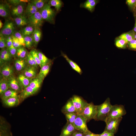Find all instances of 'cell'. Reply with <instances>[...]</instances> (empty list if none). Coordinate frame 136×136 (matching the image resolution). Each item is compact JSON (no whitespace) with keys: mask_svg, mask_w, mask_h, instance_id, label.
Listing matches in <instances>:
<instances>
[{"mask_svg":"<svg viewBox=\"0 0 136 136\" xmlns=\"http://www.w3.org/2000/svg\"><path fill=\"white\" fill-rule=\"evenodd\" d=\"M112 106L109 97L107 98L102 104L97 105V113L94 120L105 121L108 117Z\"/></svg>","mask_w":136,"mask_h":136,"instance_id":"obj_1","label":"cell"},{"mask_svg":"<svg viewBox=\"0 0 136 136\" xmlns=\"http://www.w3.org/2000/svg\"><path fill=\"white\" fill-rule=\"evenodd\" d=\"M122 119V117L108 118L105 121L106 125L104 131L114 134H116L118 131L119 124Z\"/></svg>","mask_w":136,"mask_h":136,"instance_id":"obj_2","label":"cell"},{"mask_svg":"<svg viewBox=\"0 0 136 136\" xmlns=\"http://www.w3.org/2000/svg\"><path fill=\"white\" fill-rule=\"evenodd\" d=\"M39 11L43 20L51 23H54L56 13L48 3H46Z\"/></svg>","mask_w":136,"mask_h":136,"instance_id":"obj_3","label":"cell"},{"mask_svg":"<svg viewBox=\"0 0 136 136\" xmlns=\"http://www.w3.org/2000/svg\"><path fill=\"white\" fill-rule=\"evenodd\" d=\"M87 122L86 119L82 114H78L73 124L77 130L86 133L91 131L87 127Z\"/></svg>","mask_w":136,"mask_h":136,"instance_id":"obj_4","label":"cell"},{"mask_svg":"<svg viewBox=\"0 0 136 136\" xmlns=\"http://www.w3.org/2000/svg\"><path fill=\"white\" fill-rule=\"evenodd\" d=\"M71 98L77 114L78 115L82 114L88 103L82 97L77 95H73Z\"/></svg>","mask_w":136,"mask_h":136,"instance_id":"obj_5","label":"cell"},{"mask_svg":"<svg viewBox=\"0 0 136 136\" xmlns=\"http://www.w3.org/2000/svg\"><path fill=\"white\" fill-rule=\"evenodd\" d=\"M97 105L92 102L88 103L84 110L82 114L86 118L87 122L94 119L97 113Z\"/></svg>","mask_w":136,"mask_h":136,"instance_id":"obj_6","label":"cell"},{"mask_svg":"<svg viewBox=\"0 0 136 136\" xmlns=\"http://www.w3.org/2000/svg\"><path fill=\"white\" fill-rule=\"evenodd\" d=\"M126 113V112L124 106L116 104L112 106L108 118H116L122 117Z\"/></svg>","mask_w":136,"mask_h":136,"instance_id":"obj_7","label":"cell"},{"mask_svg":"<svg viewBox=\"0 0 136 136\" xmlns=\"http://www.w3.org/2000/svg\"><path fill=\"white\" fill-rule=\"evenodd\" d=\"M29 23L30 25L35 28L41 27L43 23V20L40 11H38L34 14L28 17Z\"/></svg>","mask_w":136,"mask_h":136,"instance_id":"obj_8","label":"cell"},{"mask_svg":"<svg viewBox=\"0 0 136 136\" xmlns=\"http://www.w3.org/2000/svg\"><path fill=\"white\" fill-rule=\"evenodd\" d=\"M15 30V26L13 22L11 21H7L1 30L0 35L6 38L12 35Z\"/></svg>","mask_w":136,"mask_h":136,"instance_id":"obj_9","label":"cell"},{"mask_svg":"<svg viewBox=\"0 0 136 136\" xmlns=\"http://www.w3.org/2000/svg\"><path fill=\"white\" fill-rule=\"evenodd\" d=\"M9 88L17 92L21 91L23 88L18 79L12 76L7 78Z\"/></svg>","mask_w":136,"mask_h":136,"instance_id":"obj_10","label":"cell"},{"mask_svg":"<svg viewBox=\"0 0 136 136\" xmlns=\"http://www.w3.org/2000/svg\"><path fill=\"white\" fill-rule=\"evenodd\" d=\"M77 130L73 124L67 122L62 129L60 136H71Z\"/></svg>","mask_w":136,"mask_h":136,"instance_id":"obj_11","label":"cell"},{"mask_svg":"<svg viewBox=\"0 0 136 136\" xmlns=\"http://www.w3.org/2000/svg\"><path fill=\"white\" fill-rule=\"evenodd\" d=\"M61 111L64 114L69 113H77L71 98L67 100L65 105L62 107Z\"/></svg>","mask_w":136,"mask_h":136,"instance_id":"obj_12","label":"cell"},{"mask_svg":"<svg viewBox=\"0 0 136 136\" xmlns=\"http://www.w3.org/2000/svg\"><path fill=\"white\" fill-rule=\"evenodd\" d=\"M37 92L30 87L29 85L23 89L19 97L20 101L35 94Z\"/></svg>","mask_w":136,"mask_h":136,"instance_id":"obj_13","label":"cell"},{"mask_svg":"<svg viewBox=\"0 0 136 136\" xmlns=\"http://www.w3.org/2000/svg\"><path fill=\"white\" fill-rule=\"evenodd\" d=\"M25 3H22L14 7L11 11L12 15L16 17L22 15L24 11Z\"/></svg>","mask_w":136,"mask_h":136,"instance_id":"obj_14","label":"cell"},{"mask_svg":"<svg viewBox=\"0 0 136 136\" xmlns=\"http://www.w3.org/2000/svg\"><path fill=\"white\" fill-rule=\"evenodd\" d=\"M14 66L16 70L18 71H21L24 70L27 66L26 58H18L14 61Z\"/></svg>","mask_w":136,"mask_h":136,"instance_id":"obj_15","label":"cell"},{"mask_svg":"<svg viewBox=\"0 0 136 136\" xmlns=\"http://www.w3.org/2000/svg\"><path fill=\"white\" fill-rule=\"evenodd\" d=\"M13 72L12 68L9 65H4L1 68V74L3 77L6 78H7L12 76Z\"/></svg>","mask_w":136,"mask_h":136,"instance_id":"obj_16","label":"cell"},{"mask_svg":"<svg viewBox=\"0 0 136 136\" xmlns=\"http://www.w3.org/2000/svg\"><path fill=\"white\" fill-rule=\"evenodd\" d=\"M3 104L5 106L12 107L16 106L19 104L20 100L19 97H12L2 100Z\"/></svg>","mask_w":136,"mask_h":136,"instance_id":"obj_17","label":"cell"},{"mask_svg":"<svg viewBox=\"0 0 136 136\" xmlns=\"http://www.w3.org/2000/svg\"><path fill=\"white\" fill-rule=\"evenodd\" d=\"M51 61L43 66L40 70L37 77L43 81L49 72L51 65Z\"/></svg>","mask_w":136,"mask_h":136,"instance_id":"obj_18","label":"cell"},{"mask_svg":"<svg viewBox=\"0 0 136 136\" xmlns=\"http://www.w3.org/2000/svg\"><path fill=\"white\" fill-rule=\"evenodd\" d=\"M61 55L65 59L74 70L80 75L82 74V71L81 69L76 62L70 59L66 54L62 52H61Z\"/></svg>","mask_w":136,"mask_h":136,"instance_id":"obj_19","label":"cell"},{"mask_svg":"<svg viewBox=\"0 0 136 136\" xmlns=\"http://www.w3.org/2000/svg\"><path fill=\"white\" fill-rule=\"evenodd\" d=\"M36 69L35 67L30 66H27L24 70L23 74L29 78L32 79L34 78L37 74Z\"/></svg>","mask_w":136,"mask_h":136,"instance_id":"obj_20","label":"cell"},{"mask_svg":"<svg viewBox=\"0 0 136 136\" xmlns=\"http://www.w3.org/2000/svg\"><path fill=\"white\" fill-rule=\"evenodd\" d=\"M32 79L26 77L23 74L19 75L18 77V80L23 89L29 85Z\"/></svg>","mask_w":136,"mask_h":136,"instance_id":"obj_21","label":"cell"},{"mask_svg":"<svg viewBox=\"0 0 136 136\" xmlns=\"http://www.w3.org/2000/svg\"><path fill=\"white\" fill-rule=\"evenodd\" d=\"M38 11V9L32 3H28L25 10V14L28 17L35 14Z\"/></svg>","mask_w":136,"mask_h":136,"instance_id":"obj_22","label":"cell"},{"mask_svg":"<svg viewBox=\"0 0 136 136\" xmlns=\"http://www.w3.org/2000/svg\"><path fill=\"white\" fill-rule=\"evenodd\" d=\"M15 24L18 26H22L29 23L28 19L23 15L14 18Z\"/></svg>","mask_w":136,"mask_h":136,"instance_id":"obj_23","label":"cell"},{"mask_svg":"<svg viewBox=\"0 0 136 136\" xmlns=\"http://www.w3.org/2000/svg\"><path fill=\"white\" fill-rule=\"evenodd\" d=\"M43 81L37 77L32 79L29 86L37 92L40 88Z\"/></svg>","mask_w":136,"mask_h":136,"instance_id":"obj_24","label":"cell"},{"mask_svg":"<svg viewBox=\"0 0 136 136\" xmlns=\"http://www.w3.org/2000/svg\"><path fill=\"white\" fill-rule=\"evenodd\" d=\"M15 97H18L17 92L10 89H8L1 95L2 100L8 98Z\"/></svg>","mask_w":136,"mask_h":136,"instance_id":"obj_25","label":"cell"},{"mask_svg":"<svg viewBox=\"0 0 136 136\" xmlns=\"http://www.w3.org/2000/svg\"><path fill=\"white\" fill-rule=\"evenodd\" d=\"M0 136H12L9 127L1 122L0 123Z\"/></svg>","mask_w":136,"mask_h":136,"instance_id":"obj_26","label":"cell"},{"mask_svg":"<svg viewBox=\"0 0 136 136\" xmlns=\"http://www.w3.org/2000/svg\"><path fill=\"white\" fill-rule=\"evenodd\" d=\"M9 88L7 78L4 77L1 79L0 82L1 96Z\"/></svg>","mask_w":136,"mask_h":136,"instance_id":"obj_27","label":"cell"},{"mask_svg":"<svg viewBox=\"0 0 136 136\" xmlns=\"http://www.w3.org/2000/svg\"><path fill=\"white\" fill-rule=\"evenodd\" d=\"M135 35L133 31H130L122 34L119 37V38L123 40L128 43L135 39Z\"/></svg>","mask_w":136,"mask_h":136,"instance_id":"obj_28","label":"cell"},{"mask_svg":"<svg viewBox=\"0 0 136 136\" xmlns=\"http://www.w3.org/2000/svg\"><path fill=\"white\" fill-rule=\"evenodd\" d=\"M35 29L33 27L30 25L23 28L19 32L24 37L29 36L32 34Z\"/></svg>","mask_w":136,"mask_h":136,"instance_id":"obj_29","label":"cell"},{"mask_svg":"<svg viewBox=\"0 0 136 136\" xmlns=\"http://www.w3.org/2000/svg\"><path fill=\"white\" fill-rule=\"evenodd\" d=\"M32 35L34 41L35 45H37L40 40L42 35V33L40 28H35Z\"/></svg>","mask_w":136,"mask_h":136,"instance_id":"obj_30","label":"cell"},{"mask_svg":"<svg viewBox=\"0 0 136 136\" xmlns=\"http://www.w3.org/2000/svg\"><path fill=\"white\" fill-rule=\"evenodd\" d=\"M48 3L51 6L54 7L57 11L60 10L63 4L62 2L60 0H51L48 1Z\"/></svg>","mask_w":136,"mask_h":136,"instance_id":"obj_31","label":"cell"},{"mask_svg":"<svg viewBox=\"0 0 136 136\" xmlns=\"http://www.w3.org/2000/svg\"><path fill=\"white\" fill-rule=\"evenodd\" d=\"M28 52L24 47H22L17 49L16 56L20 58H26Z\"/></svg>","mask_w":136,"mask_h":136,"instance_id":"obj_32","label":"cell"},{"mask_svg":"<svg viewBox=\"0 0 136 136\" xmlns=\"http://www.w3.org/2000/svg\"><path fill=\"white\" fill-rule=\"evenodd\" d=\"M24 39L25 47L28 49H30L35 45L34 41L32 36L24 37Z\"/></svg>","mask_w":136,"mask_h":136,"instance_id":"obj_33","label":"cell"},{"mask_svg":"<svg viewBox=\"0 0 136 136\" xmlns=\"http://www.w3.org/2000/svg\"><path fill=\"white\" fill-rule=\"evenodd\" d=\"M9 15V10L6 5L3 4H0V16L3 17H7Z\"/></svg>","mask_w":136,"mask_h":136,"instance_id":"obj_34","label":"cell"},{"mask_svg":"<svg viewBox=\"0 0 136 136\" xmlns=\"http://www.w3.org/2000/svg\"><path fill=\"white\" fill-rule=\"evenodd\" d=\"M26 59L27 64L29 66L38 68V65L29 52L28 53Z\"/></svg>","mask_w":136,"mask_h":136,"instance_id":"obj_35","label":"cell"},{"mask_svg":"<svg viewBox=\"0 0 136 136\" xmlns=\"http://www.w3.org/2000/svg\"><path fill=\"white\" fill-rule=\"evenodd\" d=\"M39 58L41 62L42 67L44 65L50 63L51 60L44 54L40 51H38Z\"/></svg>","mask_w":136,"mask_h":136,"instance_id":"obj_36","label":"cell"},{"mask_svg":"<svg viewBox=\"0 0 136 136\" xmlns=\"http://www.w3.org/2000/svg\"><path fill=\"white\" fill-rule=\"evenodd\" d=\"M67 122L73 124L77 118L78 114L75 113H69L64 114Z\"/></svg>","mask_w":136,"mask_h":136,"instance_id":"obj_37","label":"cell"},{"mask_svg":"<svg viewBox=\"0 0 136 136\" xmlns=\"http://www.w3.org/2000/svg\"><path fill=\"white\" fill-rule=\"evenodd\" d=\"M30 2L33 4L39 9H41L48 1L46 0H32Z\"/></svg>","mask_w":136,"mask_h":136,"instance_id":"obj_38","label":"cell"},{"mask_svg":"<svg viewBox=\"0 0 136 136\" xmlns=\"http://www.w3.org/2000/svg\"><path fill=\"white\" fill-rule=\"evenodd\" d=\"M127 43L124 40L119 38L116 40L115 42V45L117 47L122 49L125 48Z\"/></svg>","mask_w":136,"mask_h":136,"instance_id":"obj_39","label":"cell"},{"mask_svg":"<svg viewBox=\"0 0 136 136\" xmlns=\"http://www.w3.org/2000/svg\"><path fill=\"white\" fill-rule=\"evenodd\" d=\"M29 53L36 61L37 64L41 68L42 67L39 58L37 51L35 49H33L30 51Z\"/></svg>","mask_w":136,"mask_h":136,"instance_id":"obj_40","label":"cell"},{"mask_svg":"<svg viewBox=\"0 0 136 136\" xmlns=\"http://www.w3.org/2000/svg\"><path fill=\"white\" fill-rule=\"evenodd\" d=\"M12 35L16 37L18 40L23 47H25L24 37L20 32L17 31L14 32Z\"/></svg>","mask_w":136,"mask_h":136,"instance_id":"obj_41","label":"cell"},{"mask_svg":"<svg viewBox=\"0 0 136 136\" xmlns=\"http://www.w3.org/2000/svg\"><path fill=\"white\" fill-rule=\"evenodd\" d=\"M97 1L95 0L94 1L87 4H84L82 5L83 7L88 9L90 11L92 12L93 10L95 7Z\"/></svg>","mask_w":136,"mask_h":136,"instance_id":"obj_42","label":"cell"},{"mask_svg":"<svg viewBox=\"0 0 136 136\" xmlns=\"http://www.w3.org/2000/svg\"><path fill=\"white\" fill-rule=\"evenodd\" d=\"M13 40V45L17 49L23 47L18 40L13 35H11Z\"/></svg>","mask_w":136,"mask_h":136,"instance_id":"obj_43","label":"cell"},{"mask_svg":"<svg viewBox=\"0 0 136 136\" xmlns=\"http://www.w3.org/2000/svg\"><path fill=\"white\" fill-rule=\"evenodd\" d=\"M6 47H7L6 38L0 35V48L2 49H3Z\"/></svg>","mask_w":136,"mask_h":136,"instance_id":"obj_44","label":"cell"},{"mask_svg":"<svg viewBox=\"0 0 136 136\" xmlns=\"http://www.w3.org/2000/svg\"><path fill=\"white\" fill-rule=\"evenodd\" d=\"M7 49L12 56H14L16 55L17 49L13 45L10 47L7 48Z\"/></svg>","mask_w":136,"mask_h":136,"instance_id":"obj_45","label":"cell"},{"mask_svg":"<svg viewBox=\"0 0 136 136\" xmlns=\"http://www.w3.org/2000/svg\"><path fill=\"white\" fill-rule=\"evenodd\" d=\"M8 1L10 4L14 5L15 6L22 3L27 2H28L27 0H8Z\"/></svg>","mask_w":136,"mask_h":136,"instance_id":"obj_46","label":"cell"},{"mask_svg":"<svg viewBox=\"0 0 136 136\" xmlns=\"http://www.w3.org/2000/svg\"><path fill=\"white\" fill-rule=\"evenodd\" d=\"M128 43L130 48L133 50H136V39H133Z\"/></svg>","mask_w":136,"mask_h":136,"instance_id":"obj_47","label":"cell"},{"mask_svg":"<svg viewBox=\"0 0 136 136\" xmlns=\"http://www.w3.org/2000/svg\"><path fill=\"white\" fill-rule=\"evenodd\" d=\"M6 43L7 48L10 47L13 45V40L11 36L6 37Z\"/></svg>","mask_w":136,"mask_h":136,"instance_id":"obj_48","label":"cell"},{"mask_svg":"<svg viewBox=\"0 0 136 136\" xmlns=\"http://www.w3.org/2000/svg\"><path fill=\"white\" fill-rule=\"evenodd\" d=\"M0 60L4 62L9 61L11 58H9L4 54L0 53Z\"/></svg>","mask_w":136,"mask_h":136,"instance_id":"obj_49","label":"cell"},{"mask_svg":"<svg viewBox=\"0 0 136 136\" xmlns=\"http://www.w3.org/2000/svg\"><path fill=\"white\" fill-rule=\"evenodd\" d=\"M126 3L128 6L131 8L134 7L135 3L136 0H127Z\"/></svg>","mask_w":136,"mask_h":136,"instance_id":"obj_50","label":"cell"},{"mask_svg":"<svg viewBox=\"0 0 136 136\" xmlns=\"http://www.w3.org/2000/svg\"><path fill=\"white\" fill-rule=\"evenodd\" d=\"M98 136H115L114 134L106 131H104L101 134H98Z\"/></svg>","mask_w":136,"mask_h":136,"instance_id":"obj_51","label":"cell"},{"mask_svg":"<svg viewBox=\"0 0 136 136\" xmlns=\"http://www.w3.org/2000/svg\"><path fill=\"white\" fill-rule=\"evenodd\" d=\"M71 136H83V133L80 131L77 130Z\"/></svg>","mask_w":136,"mask_h":136,"instance_id":"obj_52","label":"cell"},{"mask_svg":"<svg viewBox=\"0 0 136 136\" xmlns=\"http://www.w3.org/2000/svg\"><path fill=\"white\" fill-rule=\"evenodd\" d=\"M98 134H96L92 132L91 131L86 133H83V136H98Z\"/></svg>","mask_w":136,"mask_h":136,"instance_id":"obj_53","label":"cell"},{"mask_svg":"<svg viewBox=\"0 0 136 136\" xmlns=\"http://www.w3.org/2000/svg\"><path fill=\"white\" fill-rule=\"evenodd\" d=\"M3 24L1 20H0V28L1 29L3 27Z\"/></svg>","mask_w":136,"mask_h":136,"instance_id":"obj_54","label":"cell"},{"mask_svg":"<svg viewBox=\"0 0 136 136\" xmlns=\"http://www.w3.org/2000/svg\"><path fill=\"white\" fill-rule=\"evenodd\" d=\"M133 30H134V31L136 32V20L135 21V26H134Z\"/></svg>","mask_w":136,"mask_h":136,"instance_id":"obj_55","label":"cell"},{"mask_svg":"<svg viewBox=\"0 0 136 136\" xmlns=\"http://www.w3.org/2000/svg\"><path fill=\"white\" fill-rule=\"evenodd\" d=\"M134 8L135 10L136 11V2L134 7Z\"/></svg>","mask_w":136,"mask_h":136,"instance_id":"obj_56","label":"cell"},{"mask_svg":"<svg viewBox=\"0 0 136 136\" xmlns=\"http://www.w3.org/2000/svg\"><path fill=\"white\" fill-rule=\"evenodd\" d=\"M134 38L135 39H136V34L135 35Z\"/></svg>","mask_w":136,"mask_h":136,"instance_id":"obj_57","label":"cell"}]
</instances>
